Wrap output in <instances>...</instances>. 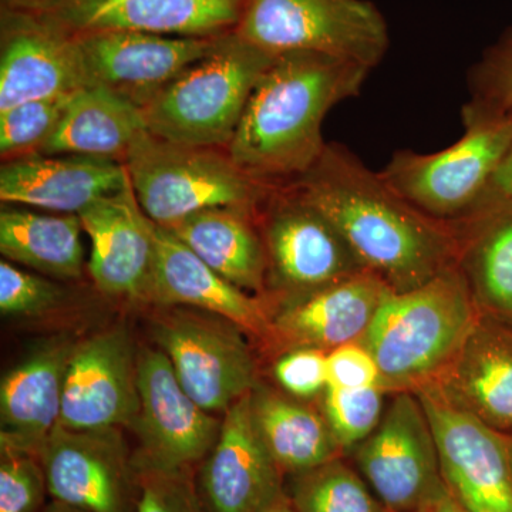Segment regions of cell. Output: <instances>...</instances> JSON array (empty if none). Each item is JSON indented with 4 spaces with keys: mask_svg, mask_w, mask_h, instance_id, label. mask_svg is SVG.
Instances as JSON below:
<instances>
[{
    "mask_svg": "<svg viewBox=\"0 0 512 512\" xmlns=\"http://www.w3.org/2000/svg\"><path fill=\"white\" fill-rule=\"evenodd\" d=\"M47 491L57 503L87 512H124L126 476L114 430L57 426L39 451Z\"/></svg>",
    "mask_w": 512,
    "mask_h": 512,
    "instance_id": "20",
    "label": "cell"
},
{
    "mask_svg": "<svg viewBox=\"0 0 512 512\" xmlns=\"http://www.w3.org/2000/svg\"><path fill=\"white\" fill-rule=\"evenodd\" d=\"M370 72L320 53L276 56L249 97L228 144L229 157L269 187L298 180L325 153L322 126L329 111L359 96Z\"/></svg>",
    "mask_w": 512,
    "mask_h": 512,
    "instance_id": "2",
    "label": "cell"
},
{
    "mask_svg": "<svg viewBox=\"0 0 512 512\" xmlns=\"http://www.w3.org/2000/svg\"><path fill=\"white\" fill-rule=\"evenodd\" d=\"M45 512H87L83 510H79V508L70 507V505L56 503L52 505V507L47 508Z\"/></svg>",
    "mask_w": 512,
    "mask_h": 512,
    "instance_id": "42",
    "label": "cell"
},
{
    "mask_svg": "<svg viewBox=\"0 0 512 512\" xmlns=\"http://www.w3.org/2000/svg\"><path fill=\"white\" fill-rule=\"evenodd\" d=\"M242 10L228 0H47L30 12L72 35L128 30L215 37L237 28Z\"/></svg>",
    "mask_w": 512,
    "mask_h": 512,
    "instance_id": "16",
    "label": "cell"
},
{
    "mask_svg": "<svg viewBox=\"0 0 512 512\" xmlns=\"http://www.w3.org/2000/svg\"><path fill=\"white\" fill-rule=\"evenodd\" d=\"M393 292L380 276L362 271L305 298L289 301L276 318L275 330L293 348L330 352L362 342Z\"/></svg>",
    "mask_w": 512,
    "mask_h": 512,
    "instance_id": "23",
    "label": "cell"
},
{
    "mask_svg": "<svg viewBox=\"0 0 512 512\" xmlns=\"http://www.w3.org/2000/svg\"><path fill=\"white\" fill-rule=\"evenodd\" d=\"M153 333L178 382L208 413H227L255 389L254 356L235 323L214 313L177 309L160 316Z\"/></svg>",
    "mask_w": 512,
    "mask_h": 512,
    "instance_id": "10",
    "label": "cell"
},
{
    "mask_svg": "<svg viewBox=\"0 0 512 512\" xmlns=\"http://www.w3.org/2000/svg\"><path fill=\"white\" fill-rule=\"evenodd\" d=\"M448 402L504 436L512 434V325L481 313L450 365L433 383Z\"/></svg>",
    "mask_w": 512,
    "mask_h": 512,
    "instance_id": "22",
    "label": "cell"
},
{
    "mask_svg": "<svg viewBox=\"0 0 512 512\" xmlns=\"http://www.w3.org/2000/svg\"><path fill=\"white\" fill-rule=\"evenodd\" d=\"M235 32L191 64L141 109L154 136L187 146L227 148L256 83L275 60Z\"/></svg>",
    "mask_w": 512,
    "mask_h": 512,
    "instance_id": "4",
    "label": "cell"
},
{
    "mask_svg": "<svg viewBox=\"0 0 512 512\" xmlns=\"http://www.w3.org/2000/svg\"><path fill=\"white\" fill-rule=\"evenodd\" d=\"M457 265L478 309L512 325V201H484L456 222Z\"/></svg>",
    "mask_w": 512,
    "mask_h": 512,
    "instance_id": "27",
    "label": "cell"
},
{
    "mask_svg": "<svg viewBox=\"0 0 512 512\" xmlns=\"http://www.w3.org/2000/svg\"><path fill=\"white\" fill-rule=\"evenodd\" d=\"M508 454H510L511 468H512V434L507 436Z\"/></svg>",
    "mask_w": 512,
    "mask_h": 512,
    "instance_id": "44",
    "label": "cell"
},
{
    "mask_svg": "<svg viewBox=\"0 0 512 512\" xmlns=\"http://www.w3.org/2000/svg\"><path fill=\"white\" fill-rule=\"evenodd\" d=\"M429 512H467L464 510L463 507H461L460 504L457 503L456 500H454L453 497H451V494L446 491L439 500H437V503L431 507V510Z\"/></svg>",
    "mask_w": 512,
    "mask_h": 512,
    "instance_id": "40",
    "label": "cell"
},
{
    "mask_svg": "<svg viewBox=\"0 0 512 512\" xmlns=\"http://www.w3.org/2000/svg\"><path fill=\"white\" fill-rule=\"evenodd\" d=\"M137 512H201V508L178 471L151 468L144 480Z\"/></svg>",
    "mask_w": 512,
    "mask_h": 512,
    "instance_id": "37",
    "label": "cell"
},
{
    "mask_svg": "<svg viewBox=\"0 0 512 512\" xmlns=\"http://www.w3.org/2000/svg\"><path fill=\"white\" fill-rule=\"evenodd\" d=\"M423 404L448 493L467 512H512V468L507 436L424 386Z\"/></svg>",
    "mask_w": 512,
    "mask_h": 512,
    "instance_id": "11",
    "label": "cell"
},
{
    "mask_svg": "<svg viewBox=\"0 0 512 512\" xmlns=\"http://www.w3.org/2000/svg\"><path fill=\"white\" fill-rule=\"evenodd\" d=\"M463 120H512V26L468 73Z\"/></svg>",
    "mask_w": 512,
    "mask_h": 512,
    "instance_id": "31",
    "label": "cell"
},
{
    "mask_svg": "<svg viewBox=\"0 0 512 512\" xmlns=\"http://www.w3.org/2000/svg\"><path fill=\"white\" fill-rule=\"evenodd\" d=\"M249 400L255 429L281 471L301 474L338 457L323 414L265 387L256 386Z\"/></svg>",
    "mask_w": 512,
    "mask_h": 512,
    "instance_id": "28",
    "label": "cell"
},
{
    "mask_svg": "<svg viewBox=\"0 0 512 512\" xmlns=\"http://www.w3.org/2000/svg\"><path fill=\"white\" fill-rule=\"evenodd\" d=\"M137 389L140 410L133 427L150 468L180 471L210 454L221 423L188 396L163 350L138 353Z\"/></svg>",
    "mask_w": 512,
    "mask_h": 512,
    "instance_id": "13",
    "label": "cell"
},
{
    "mask_svg": "<svg viewBox=\"0 0 512 512\" xmlns=\"http://www.w3.org/2000/svg\"><path fill=\"white\" fill-rule=\"evenodd\" d=\"M493 200L512 201V140L481 202Z\"/></svg>",
    "mask_w": 512,
    "mask_h": 512,
    "instance_id": "39",
    "label": "cell"
},
{
    "mask_svg": "<svg viewBox=\"0 0 512 512\" xmlns=\"http://www.w3.org/2000/svg\"><path fill=\"white\" fill-rule=\"evenodd\" d=\"M63 298V289L45 276L30 274L9 261L0 264V312L3 316L43 315L59 306Z\"/></svg>",
    "mask_w": 512,
    "mask_h": 512,
    "instance_id": "35",
    "label": "cell"
},
{
    "mask_svg": "<svg viewBox=\"0 0 512 512\" xmlns=\"http://www.w3.org/2000/svg\"><path fill=\"white\" fill-rule=\"evenodd\" d=\"M92 241L87 271L100 292L147 301L153 275L150 218L141 210L131 183L79 214Z\"/></svg>",
    "mask_w": 512,
    "mask_h": 512,
    "instance_id": "18",
    "label": "cell"
},
{
    "mask_svg": "<svg viewBox=\"0 0 512 512\" xmlns=\"http://www.w3.org/2000/svg\"><path fill=\"white\" fill-rule=\"evenodd\" d=\"M249 397L225 413L202 468V493L211 512H265L282 501L281 468L255 429Z\"/></svg>",
    "mask_w": 512,
    "mask_h": 512,
    "instance_id": "17",
    "label": "cell"
},
{
    "mask_svg": "<svg viewBox=\"0 0 512 512\" xmlns=\"http://www.w3.org/2000/svg\"><path fill=\"white\" fill-rule=\"evenodd\" d=\"M150 232L154 264L148 302L214 313L254 335L268 332L261 299L222 278L167 228L150 220Z\"/></svg>",
    "mask_w": 512,
    "mask_h": 512,
    "instance_id": "21",
    "label": "cell"
},
{
    "mask_svg": "<svg viewBox=\"0 0 512 512\" xmlns=\"http://www.w3.org/2000/svg\"><path fill=\"white\" fill-rule=\"evenodd\" d=\"M256 214L248 208H210L164 228L232 285L261 293L268 281V259Z\"/></svg>",
    "mask_w": 512,
    "mask_h": 512,
    "instance_id": "25",
    "label": "cell"
},
{
    "mask_svg": "<svg viewBox=\"0 0 512 512\" xmlns=\"http://www.w3.org/2000/svg\"><path fill=\"white\" fill-rule=\"evenodd\" d=\"M235 32L269 55L320 53L369 70L390 45L386 19L369 0H248Z\"/></svg>",
    "mask_w": 512,
    "mask_h": 512,
    "instance_id": "6",
    "label": "cell"
},
{
    "mask_svg": "<svg viewBox=\"0 0 512 512\" xmlns=\"http://www.w3.org/2000/svg\"><path fill=\"white\" fill-rule=\"evenodd\" d=\"M288 185L394 292L417 288L457 264L456 225L417 210L342 144L328 143L318 163Z\"/></svg>",
    "mask_w": 512,
    "mask_h": 512,
    "instance_id": "1",
    "label": "cell"
},
{
    "mask_svg": "<svg viewBox=\"0 0 512 512\" xmlns=\"http://www.w3.org/2000/svg\"><path fill=\"white\" fill-rule=\"evenodd\" d=\"M265 512H298L293 508V505L286 504L285 501H281V503H278L274 505V507L269 508V510H266Z\"/></svg>",
    "mask_w": 512,
    "mask_h": 512,
    "instance_id": "43",
    "label": "cell"
},
{
    "mask_svg": "<svg viewBox=\"0 0 512 512\" xmlns=\"http://www.w3.org/2000/svg\"><path fill=\"white\" fill-rule=\"evenodd\" d=\"M258 212L268 278L289 301L366 271L332 222L289 185L272 188Z\"/></svg>",
    "mask_w": 512,
    "mask_h": 512,
    "instance_id": "9",
    "label": "cell"
},
{
    "mask_svg": "<svg viewBox=\"0 0 512 512\" xmlns=\"http://www.w3.org/2000/svg\"><path fill=\"white\" fill-rule=\"evenodd\" d=\"M275 377L293 397L308 399L328 389V352L293 348L278 360Z\"/></svg>",
    "mask_w": 512,
    "mask_h": 512,
    "instance_id": "36",
    "label": "cell"
},
{
    "mask_svg": "<svg viewBox=\"0 0 512 512\" xmlns=\"http://www.w3.org/2000/svg\"><path fill=\"white\" fill-rule=\"evenodd\" d=\"M46 2L47 0H2V8L36 10Z\"/></svg>",
    "mask_w": 512,
    "mask_h": 512,
    "instance_id": "41",
    "label": "cell"
},
{
    "mask_svg": "<svg viewBox=\"0 0 512 512\" xmlns=\"http://www.w3.org/2000/svg\"><path fill=\"white\" fill-rule=\"evenodd\" d=\"M0 454V512H37L47 490L39 456L5 444Z\"/></svg>",
    "mask_w": 512,
    "mask_h": 512,
    "instance_id": "34",
    "label": "cell"
},
{
    "mask_svg": "<svg viewBox=\"0 0 512 512\" xmlns=\"http://www.w3.org/2000/svg\"><path fill=\"white\" fill-rule=\"evenodd\" d=\"M76 343H47L0 383V443L39 456L47 437L59 426L64 377Z\"/></svg>",
    "mask_w": 512,
    "mask_h": 512,
    "instance_id": "24",
    "label": "cell"
},
{
    "mask_svg": "<svg viewBox=\"0 0 512 512\" xmlns=\"http://www.w3.org/2000/svg\"><path fill=\"white\" fill-rule=\"evenodd\" d=\"M372 488L338 457L296 474L292 505L298 512H389Z\"/></svg>",
    "mask_w": 512,
    "mask_h": 512,
    "instance_id": "30",
    "label": "cell"
},
{
    "mask_svg": "<svg viewBox=\"0 0 512 512\" xmlns=\"http://www.w3.org/2000/svg\"><path fill=\"white\" fill-rule=\"evenodd\" d=\"M124 165L138 205L161 227L210 208L258 211L274 188L252 180L227 148L187 146L151 133L131 147Z\"/></svg>",
    "mask_w": 512,
    "mask_h": 512,
    "instance_id": "5",
    "label": "cell"
},
{
    "mask_svg": "<svg viewBox=\"0 0 512 512\" xmlns=\"http://www.w3.org/2000/svg\"><path fill=\"white\" fill-rule=\"evenodd\" d=\"M128 184L126 165L110 158L37 153L3 161L0 168L3 204L26 205L57 214L79 215Z\"/></svg>",
    "mask_w": 512,
    "mask_h": 512,
    "instance_id": "19",
    "label": "cell"
},
{
    "mask_svg": "<svg viewBox=\"0 0 512 512\" xmlns=\"http://www.w3.org/2000/svg\"><path fill=\"white\" fill-rule=\"evenodd\" d=\"M460 140L436 153L399 150L384 181L434 220H466L483 200L512 140V120H463Z\"/></svg>",
    "mask_w": 512,
    "mask_h": 512,
    "instance_id": "7",
    "label": "cell"
},
{
    "mask_svg": "<svg viewBox=\"0 0 512 512\" xmlns=\"http://www.w3.org/2000/svg\"><path fill=\"white\" fill-rule=\"evenodd\" d=\"M384 394L380 386L325 390L323 416L340 450L355 448L376 430L386 410Z\"/></svg>",
    "mask_w": 512,
    "mask_h": 512,
    "instance_id": "33",
    "label": "cell"
},
{
    "mask_svg": "<svg viewBox=\"0 0 512 512\" xmlns=\"http://www.w3.org/2000/svg\"><path fill=\"white\" fill-rule=\"evenodd\" d=\"M372 386H380L379 367L362 343H348L328 352V387L363 389Z\"/></svg>",
    "mask_w": 512,
    "mask_h": 512,
    "instance_id": "38",
    "label": "cell"
},
{
    "mask_svg": "<svg viewBox=\"0 0 512 512\" xmlns=\"http://www.w3.org/2000/svg\"><path fill=\"white\" fill-rule=\"evenodd\" d=\"M353 456L389 512H429L447 491L433 429L416 393H394L379 426Z\"/></svg>",
    "mask_w": 512,
    "mask_h": 512,
    "instance_id": "8",
    "label": "cell"
},
{
    "mask_svg": "<svg viewBox=\"0 0 512 512\" xmlns=\"http://www.w3.org/2000/svg\"><path fill=\"white\" fill-rule=\"evenodd\" d=\"M147 133L140 107L106 87L87 86L70 97L59 126L39 154H77L124 164L131 147Z\"/></svg>",
    "mask_w": 512,
    "mask_h": 512,
    "instance_id": "26",
    "label": "cell"
},
{
    "mask_svg": "<svg viewBox=\"0 0 512 512\" xmlns=\"http://www.w3.org/2000/svg\"><path fill=\"white\" fill-rule=\"evenodd\" d=\"M83 222L77 214H42L18 208L0 212V252L39 274L77 279L84 272Z\"/></svg>",
    "mask_w": 512,
    "mask_h": 512,
    "instance_id": "29",
    "label": "cell"
},
{
    "mask_svg": "<svg viewBox=\"0 0 512 512\" xmlns=\"http://www.w3.org/2000/svg\"><path fill=\"white\" fill-rule=\"evenodd\" d=\"M90 86L77 36L30 10L0 12V113Z\"/></svg>",
    "mask_w": 512,
    "mask_h": 512,
    "instance_id": "12",
    "label": "cell"
},
{
    "mask_svg": "<svg viewBox=\"0 0 512 512\" xmlns=\"http://www.w3.org/2000/svg\"><path fill=\"white\" fill-rule=\"evenodd\" d=\"M74 36L79 40L90 86L106 87L140 109L187 67L210 55L220 37L128 30Z\"/></svg>",
    "mask_w": 512,
    "mask_h": 512,
    "instance_id": "14",
    "label": "cell"
},
{
    "mask_svg": "<svg viewBox=\"0 0 512 512\" xmlns=\"http://www.w3.org/2000/svg\"><path fill=\"white\" fill-rule=\"evenodd\" d=\"M140 410L137 356L124 330L76 343L64 377L59 426L77 431L133 426Z\"/></svg>",
    "mask_w": 512,
    "mask_h": 512,
    "instance_id": "15",
    "label": "cell"
},
{
    "mask_svg": "<svg viewBox=\"0 0 512 512\" xmlns=\"http://www.w3.org/2000/svg\"><path fill=\"white\" fill-rule=\"evenodd\" d=\"M228 2L235 3V5L241 6V8L244 9L248 0H228Z\"/></svg>",
    "mask_w": 512,
    "mask_h": 512,
    "instance_id": "45",
    "label": "cell"
},
{
    "mask_svg": "<svg viewBox=\"0 0 512 512\" xmlns=\"http://www.w3.org/2000/svg\"><path fill=\"white\" fill-rule=\"evenodd\" d=\"M481 311L458 265L426 284L393 292L362 339L386 392H417L450 365Z\"/></svg>",
    "mask_w": 512,
    "mask_h": 512,
    "instance_id": "3",
    "label": "cell"
},
{
    "mask_svg": "<svg viewBox=\"0 0 512 512\" xmlns=\"http://www.w3.org/2000/svg\"><path fill=\"white\" fill-rule=\"evenodd\" d=\"M73 94L26 101L0 113L2 160L42 153L47 140L59 126Z\"/></svg>",
    "mask_w": 512,
    "mask_h": 512,
    "instance_id": "32",
    "label": "cell"
}]
</instances>
